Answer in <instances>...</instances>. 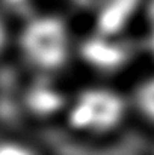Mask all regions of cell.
<instances>
[{
    "label": "cell",
    "instance_id": "6",
    "mask_svg": "<svg viewBox=\"0 0 154 155\" xmlns=\"http://www.w3.org/2000/svg\"><path fill=\"white\" fill-rule=\"evenodd\" d=\"M36 0H0V12L8 18H15L20 23L38 12Z\"/></svg>",
    "mask_w": 154,
    "mask_h": 155
},
{
    "label": "cell",
    "instance_id": "5",
    "mask_svg": "<svg viewBox=\"0 0 154 155\" xmlns=\"http://www.w3.org/2000/svg\"><path fill=\"white\" fill-rule=\"evenodd\" d=\"M0 155H43L39 148L18 136H0Z\"/></svg>",
    "mask_w": 154,
    "mask_h": 155
},
{
    "label": "cell",
    "instance_id": "1",
    "mask_svg": "<svg viewBox=\"0 0 154 155\" xmlns=\"http://www.w3.org/2000/svg\"><path fill=\"white\" fill-rule=\"evenodd\" d=\"M14 41L21 60L33 74L57 75L76 57V35L56 12L38 11L23 20Z\"/></svg>",
    "mask_w": 154,
    "mask_h": 155
},
{
    "label": "cell",
    "instance_id": "7",
    "mask_svg": "<svg viewBox=\"0 0 154 155\" xmlns=\"http://www.w3.org/2000/svg\"><path fill=\"white\" fill-rule=\"evenodd\" d=\"M12 39H14V36H12V32H11L9 20L0 12V57L9 48Z\"/></svg>",
    "mask_w": 154,
    "mask_h": 155
},
{
    "label": "cell",
    "instance_id": "4",
    "mask_svg": "<svg viewBox=\"0 0 154 155\" xmlns=\"http://www.w3.org/2000/svg\"><path fill=\"white\" fill-rule=\"evenodd\" d=\"M76 56L97 72L115 71L124 60V50L115 41V35L94 30L76 44Z\"/></svg>",
    "mask_w": 154,
    "mask_h": 155
},
{
    "label": "cell",
    "instance_id": "3",
    "mask_svg": "<svg viewBox=\"0 0 154 155\" xmlns=\"http://www.w3.org/2000/svg\"><path fill=\"white\" fill-rule=\"evenodd\" d=\"M70 92L56 75L33 74L21 91V105L30 119L50 122L62 119Z\"/></svg>",
    "mask_w": 154,
    "mask_h": 155
},
{
    "label": "cell",
    "instance_id": "2",
    "mask_svg": "<svg viewBox=\"0 0 154 155\" xmlns=\"http://www.w3.org/2000/svg\"><path fill=\"white\" fill-rule=\"evenodd\" d=\"M128 107L121 91L104 83H91L70 94L62 120L73 134L100 140L121 130Z\"/></svg>",
    "mask_w": 154,
    "mask_h": 155
}]
</instances>
